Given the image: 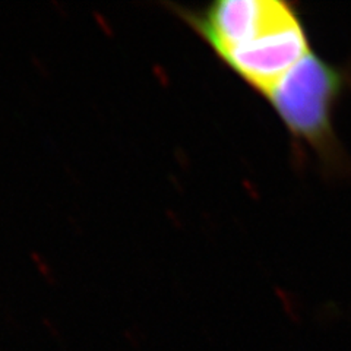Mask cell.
Masks as SVG:
<instances>
[{
    "instance_id": "obj_1",
    "label": "cell",
    "mask_w": 351,
    "mask_h": 351,
    "mask_svg": "<svg viewBox=\"0 0 351 351\" xmlns=\"http://www.w3.org/2000/svg\"><path fill=\"white\" fill-rule=\"evenodd\" d=\"M343 82L338 68L311 51L265 97L294 139L326 154L335 145L332 113Z\"/></svg>"
},
{
    "instance_id": "obj_2",
    "label": "cell",
    "mask_w": 351,
    "mask_h": 351,
    "mask_svg": "<svg viewBox=\"0 0 351 351\" xmlns=\"http://www.w3.org/2000/svg\"><path fill=\"white\" fill-rule=\"evenodd\" d=\"M311 51L304 25L295 14L256 38L227 51L221 59L241 80L267 95Z\"/></svg>"
},
{
    "instance_id": "obj_3",
    "label": "cell",
    "mask_w": 351,
    "mask_h": 351,
    "mask_svg": "<svg viewBox=\"0 0 351 351\" xmlns=\"http://www.w3.org/2000/svg\"><path fill=\"white\" fill-rule=\"evenodd\" d=\"M295 14L280 0H221L202 14L199 31L221 58Z\"/></svg>"
}]
</instances>
